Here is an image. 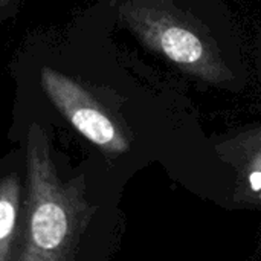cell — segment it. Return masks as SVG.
Returning a JSON list of instances; mask_svg holds the SVG:
<instances>
[{
	"instance_id": "7a4b0ae2",
	"label": "cell",
	"mask_w": 261,
	"mask_h": 261,
	"mask_svg": "<svg viewBox=\"0 0 261 261\" xmlns=\"http://www.w3.org/2000/svg\"><path fill=\"white\" fill-rule=\"evenodd\" d=\"M116 18L144 46L159 52L182 72L206 84L222 86L234 75L220 57L216 41L174 3L127 0L116 3Z\"/></svg>"
},
{
	"instance_id": "5b68a950",
	"label": "cell",
	"mask_w": 261,
	"mask_h": 261,
	"mask_svg": "<svg viewBox=\"0 0 261 261\" xmlns=\"http://www.w3.org/2000/svg\"><path fill=\"white\" fill-rule=\"evenodd\" d=\"M20 8H21V2L18 0H0V23L17 15Z\"/></svg>"
},
{
	"instance_id": "6da1fadb",
	"label": "cell",
	"mask_w": 261,
	"mask_h": 261,
	"mask_svg": "<svg viewBox=\"0 0 261 261\" xmlns=\"http://www.w3.org/2000/svg\"><path fill=\"white\" fill-rule=\"evenodd\" d=\"M9 138L26 161V229L18 261H99L107 240L109 202L93 159L73 165L54 130L14 115Z\"/></svg>"
},
{
	"instance_id": "277c9868",
	"label": "cell",
	"mask_w": 261,
	"mask_h": 261,
	"mask_svg": "<svg viewBox=\"0 0 261 261\" xmlns=\"http://www.w3.org/2000/svg\"><path fill=\"white\" fill-rule=\"evenodd\" d=\"M225 151L239 171L236 199L261 206V136L251 130L231 139L219 148Z\"/></svg>"
},
{
	"instance_id": "3957f363",
	"label": "cell",
	"mask_w": 261,
	"mask_h": 261,
	"mask_svg": "<svg viewBox=\"0 0 261 261\" xmlns=\"http://www.w3.org/2000/svg\"><path fill=\"white\" fill-rule=\"evenodd\" d=\"M26 229V161L20 144L0 158V261H18Z\"/></svg>"
},
{
	"instance_id": "8992f818",
	"label": "cell",
	"mask_w": 261,
	"mask_h": 261,
	"mask_svg": "<svg viewBox=\"0 0 261 261\" xmlns=\"http://www.w3.org/2000/svg\"><path fill=\"white\" fill-rule=\"evenodd\" d=\"M255 132H257V133H258V135H260V136H261V127H258V128H255Z\"/></svg>"
}]
</instances>
